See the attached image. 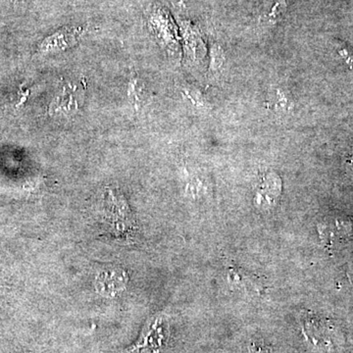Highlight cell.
<instances>
[{
	"instance_id": "obj_8",
	"label": "cell",
	"mask_w": 353,
	"mask_h": 353,
	"mask_svg": "<svg viewBox=\"0 0 353 353\" xmlns=\"http://www.w3.org/2000/svg\"><path fill=\"white\" fill-rule=\"evenodd\" d=\"M248 353H274L271 347H265L262 345H256V343H252L248 347Z\"/></svg>"
},
{
	"instance_id": "obj_2",
	"label": "cell",
	"mask_w": 353,
	"mask_h": 353,
	"mask_svg": "<svg viewBox=\"0 0 353 353\" xmlns=\"http://www.w3.org/2000/svg\"><path fill=\"white\" fill-rule=\"evenodd\" d=\"M127 275L122 269H106L99 274L97 278V292L102 296H113L126 288Z\"/></svg>"
},
{
	"instance_id": "obj_4",
	"label": "cell",
	"mask_w": 353,
	"mask_h": 353,
	"mask_svg": "<svg viewBox=\"0 0 353 353\" xmlns=\"http://www.w3.org/2000/svg\"><path fill=\"white\" fill-rule=\"evenodd\" d=\"M53 101L52 106H51V113H70L76 111L78 108V104L72 92L68 90H63V92Z\"/></svg>"
},
{
	"instance_id": "obj_1",
	"label": "cell",
	"mask_w": 353,
	"mask_h": 353,
	"mask_svg": "<svg viewBox=\"0 0 353 353\" xmlns=\"http://www.w3.org/2000/svg\"><path fill=\"white\" fill-rule=\"evenodd\" d=\"M104 213L109 226L119 234L132 232L134 225L126 201L115 190H109L104 197Z\"/></svg>"
},
{
	"instance_id": "obj_3",
	"label": "cell",
	"mask_w": 353,
	"mask_h": 353,
	"mask_svg": "<svg viewBox=\"0 0 353 353\" xmlns=\"http://www.w3.org/2000/svg\"><path fill=\"white\" fill-rule=\"evenodd\" d=\"M78 30H63V31L58 32L43 41V43L41 44V50L46 51V52L63 50L75 44L78 41Z\"/></svg>"
},
{
	"instance_id": "obj_7",
	"label": "cell",
	"mask_w": 353,
	"mask_h": 353,
	"mask_svg": "<svg viewBox=\"0 0 353 353\" xmlns=\"http://www.w3.org/2000/svg\"><path fill=\"white\" fill-rule=\"evenodd\" d=\"M224 52H223L221 48L215 46L213 48V51L211 52V66H212L213 71H219L221 67L224 64Z\"/></svg>"
},
{
	"instance_id": "obj_5",
	"label": "cell",
	"mask_w": 353,
	"mask_h": 353,
	"mask_svg": "<svg viewBox=\"0 0 353 353\" xmlns=\"http://www.w3.org/2000/svg\"><path fill=\"white\" fill-rule=\"evenodd\" d=\"M228 279H229L230 284L234 285L236 288H253L255 285V282L250 274H245V271L234 265L229 267Z\"/></svg>"
},
{
	"instance_id": "obj_6",
	"label": "cell",
	"mask_w": 353,
	"mask_h": 353,
	"mask_svg": "<svg viewBox=\"0 0 353 353\" xmlns=\"http://www.w3.org/2000/svg\"><path fill=\"white\" fill-rule=\"evenodd\" d=\"M141 82L137 77H132L130 81L129 95L134 106L141 105V95H143V88L141 87Z\"/></svg>"
}]
</instances>
